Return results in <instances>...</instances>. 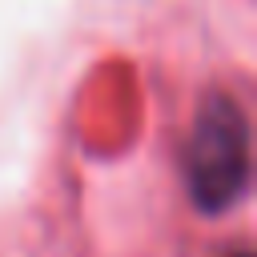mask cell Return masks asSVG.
<instances>
[{
  "mask_svg": "<svg viewBox=\"0 0 257 257\" xmlns=\"http://www.w3.org/2000/svg\"><path fill=\"white\" fill-rule=\"evenodd\" d=\"M185 189L201 213L233 209L249 189V120L229 92H213L189 128L185 153Z\"/></svg>",
  "mask_w": 257,
  "mask_h": 257,
  "instance_id": "cell-1",
  "label": "cell"
},
{
  "mask_svg": "<svg viewBox=\"0 0 257 257\" xmlns=\"http://www.w3.org/2000/svg\"><path fill=\"white\" fill-rule=\"evenodd\" d=\"M229 257H249V253H229Z\"/></svg>",
  "mask_w": 257,
  "mask_h": 257,
  "instance_id": "cell-2",
  "label": "cell"
}]
</instances>
